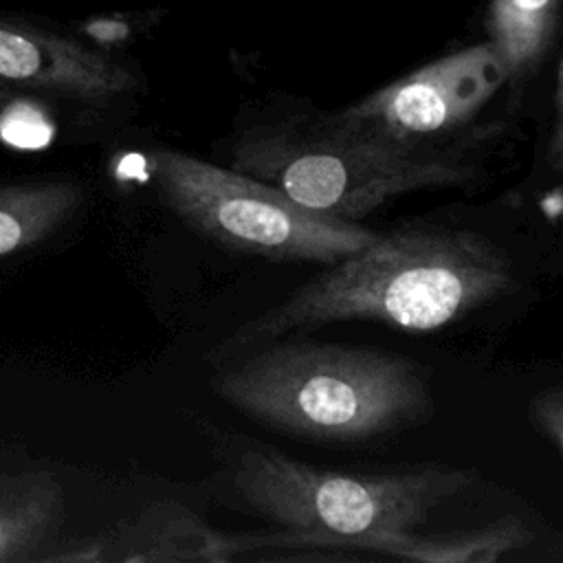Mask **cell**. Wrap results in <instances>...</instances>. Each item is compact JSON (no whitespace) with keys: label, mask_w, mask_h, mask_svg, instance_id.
Masks as SVG:
<instances>
[{"label":"cell","mask_w":563,"mask_h":563,"mask_svg":"<svg viewBox=\"0 0 563 563\" xmlns=\"http://www.w3.org/2000/svg\"><path fill=\"white\" fill-rule=\"evenodd\" d=\"M517 288L515 262L484 233L427 222L407 224L378 233L240 325L216 347V356L238 358L295 330L341 321L431 332Z\"/></svg>","instance_id":"1"},{"label":"cell","mask_w":563,"mask_h":563,"mask_svg":"<svg viewBox=\"0 0 563 563\" xmlns=\"http://www.w3.org/2000/svg\"><path fill=\"white\" fill-rule=\"evenodd\" d=\"M253 352L220 374L216 394L288 435L365 442L424 422L433 407L427 369L389 350L279 343Z\"/></svg>","instance_id":"2"},{"label":"cell","mask_w":563,"mask_h":563,"mask_svg":"<svg viewBox=\"0 0 563 563\" xmlns=\"http://www.w3.org/2000/svg\"><path fill=\"white\" fill-rule=\"evenodd\" d=\"M475 482V471L451 466L341 473L273 449L242 451L229 468L244 512L282 528L286 548L350 550L365 537L411 532Z\"/></svg>","instance_id":"3"},{"label":"cell","mask_w":563,"mask_h":563,"mask_svg":"<svg viewBox=\"0 0 563 563\" xmlns=\"http://www.w3.org/2000/svg\"><path fill=\"white\" fill-rule=\"evenodd\" d=\"M233 169L284 191L325 218L358 222L396 198L464 187L479 178L457 147H409L319 123L282 121L244 132Z\"/></svg>","instance_id":"4"},{"label":"cell","mask_w":563,"mask_h":563,"mask_svg":"<svg viewBox=\"0 0 563 563\" xmlns=\"http://www.w3.org/2000/svg\"><path fill=\"white\" fill-rule=\"evenodd\" d=\"M147 167L169 211L229 251L330 266L378 235L358 222L308 211L268 183L180 150H152Z\"/></svg>","instance_id":"5"},{"label":"cell","mask_w":563,"mask_h":563,"mask_svg":"<svg viewBox=\"0 0 563 563\" xmlns=\"http://www.w3.org/2000/svg\"><path fill=\"white\" fill-rule=\"evenodd\" d=\"M506 81L488 44L455 51L325 117L332 125L409 147L440 141L471 123Z\"/></svg>","instance_id":"6"},{"label":"cell","mask_w":563,"mask_h":563,"mask_svg":"<svg viewBox=\"0 0 563 563\" xmlns=\"http://www.w3.org/2000/svg\"><path fill=\"white\" fill-rule=\"evenodd\" d=\"M0 81L51 99L101 106L136 88V77L70 31L0 9Z\"/></svg>","instance_id":"7"},{"label":"cell","mask_w":563,"mask_h":563,"mask_svg":"<svg viewBox=\"0 0 563 563\" xmlns=\"http://www.w3.org/2000/svg\"><path fill=\"white\" fill-rule=\"evenodd\" d=\"M273 548L284 550L282 532L227 534L178 501H154L103 539V561L227 563Z\"/></svg>","instance_id":"8"},{"label":"cell","mask_w":563,"mask_h":563,"mask_svg":"<svg viewBox=\"0 0 563 563\" xmlns=\"http://www.w3.org/2000/svg\"><path fill=\"white\" fill-rule=\"evenodd\" d=\"M532 532L517 517H501L482 528L420 537L411 532H383L358 539L354 552H374L422 563H495L532 543Z\"/></svg>","instance_id":"9"},{"label":"cell","mask_w":563,"mask_h":563,"mask_svg":"<svg viewBox=\"0 0 563 563\" xmlns=\"http://www.w3.org/2000/svg\"><path fill=\"white\" fill-rule=\"evenodd\" d=\"M64 521V490L51 473L0 477V563L40 561Z\"/></svg>","instance_id":"10"},{"label":"cell","mask_w":563,"mask_h":563,"mask_svg":"<svg viewBox=\"0 0 563 563\" xmlns=\"http://www.w3.org/2000/svg\"><path fill=\"white\" fill-rule=\"evenodd\" d=\"M84 196V187L68 178L0 185V257L51 238L77 213Z\"/></svg>","instance_id":"11"},{"label":"cell","mask_w":563,"mask_h":563,"mask_svg":"<svg viewBox=\"0 0 563 563\" xmlns=\"http://www.w3.org/2000/svg\"><path fill=\"white\" fill-rule=\"evenodd\" d=\"M559 0H490L488 46L506 81L526 79L543 59L556 29Z\"/></svg>","instance_id":"12"},{"label":"cell","mask_w":563,"mask_h":563,"mask_svg":"<svg viewBox=\"0 0 563 563\" xmlns=\"http://www.w3.org/2000/svg\"><path fill=\"white\" fill-rule=\"evenodd\" d=\"M534 429L552 442L556 451H561V440H563V394L561 387H550L543 389L534 400H532V411H530Z\"/></svg>","instance_id":"13"}]
</instances>
